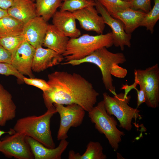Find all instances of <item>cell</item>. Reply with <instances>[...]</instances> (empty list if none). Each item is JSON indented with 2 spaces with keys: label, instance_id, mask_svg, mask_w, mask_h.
Returning a JSON list of instances; mask_svg holds the SVG:
<instances>
[{
  "label": "cell",
  "instance_id": "cell-2",
  "mask_svg": "<svg viewBox=\"0 0 159 159\" xmlns=\"http://www.w3.org/2000/svg\"><path fill=\"white\" fill-rule=\"evenodd\" d=\"M126 61L125 57L122 52L112 53L105 47L99 49L84 58L77 60H72L61 63L62 65L70 64L78 65L85 62L94 64L100 69L102 80L106 89L113 95L116 93L113 85L112 75L118 77H124L127 70L118 66Z\"/></svg>",
  "mask_w": 159,
  "mask_h": 159
},
{
  "label": "cell",
  "instance_id": "cell-29",
  "mask_svg": "<svg viewBox=\"0 0 159 159\" xmlns=\"http://www.w3.org/2000/svg\"><path fill=\"white\" fill-rule=\"evenodd\" d=\"M23 80L24 82L26 84L35 86L42 90L43 92L47 91L49 89V86L47 82L44 80L24 77Z\"/></svg>",
  "mask_w": 159,
  "mask_h": 159
},
{
  "label": "cell",
  "instance_id": "cell-19",
  "mask_svg": "<svg viewBox=\"0 0 159 159\" xmlns=\"http://www.w3.org/2000/svg\"><path fill=\"white\" fill-rule=\"evenodd\" d=\"M69 39L53 25L48 24L43 45L62 55L66 50Z\"/></svg>",
  "mask_w": 159,
  "mask_h": 159
},
{
  "label": "cell",
  "instance_id": "cell-24",
  "mask_svg": "<svg viewBox=\"0 0 159 159\" xmlns=\"http://www.w3.org/2000/svg\"><path fill=\"white\" fill-rule=\"evenodd\" d=\"M154 2L153 7L146 13L140 26L145 27L151 34L153 33L154 26L159 19V0H154Z\"/></svg>",
  "mask_w": 159,
  "mask_h": 159
},
{
  "label": "cell",
  "instance_id": "cell-13",
  "mask_svg": "<svg viewBox=\"0 0 159 159\" xmlns=\"http://www.w3.org/2000/svg\"><path fill=\"white\" fill-rule=\"evenodd\" d=\"M48 25L42 17L37 16L24 24L21 34L25 40L36 49L43 45Z\"/></svg>",
  "mask_w": 159,
  "mask_h": 159
},
{
  "label": "cell",
  "instance_id": "cell-5",
  "mask_svg": "<svg viewBox=\"0 0 159 159\" xmlns=\"http://www.w3.org/2000/svg\"><path fill=\"white\" fill-rule=\"evenodd\" d=\"M103 97L107 113L117 118L120 127L130 131L132 127V120L142 118L139 114V110L128 105L131 98L130 95L125 96L124 93H116L113 97H111L105 92L103 93Z\"/></svg>",
  "mask_w": 159,
  "mask_h": 159
},
{
  "label": "cell",
  "instance_id": "cell-6",
  "mask_svg": "<svg viewBox=\"0 0 159 159\" xmlns=\"http://www.w3.org/2000/svg\"><path fill=\"white\" fill-rule=\"evenodd\" d=\"M88 112V116L92 123L95 124V128L105 135L112 148L117 151L122 137L125 134L117 128V122L114 117L107 113L103 100Z\"/></svg>",
  "mask_w": 159,
  "mask_h": 159
},
{
  "label": "cell",
  "instance_id": "cell-36",
  "mask_svg": "<svg viewBox=\"0 0 159 159\" xmlns=\"http://www.w3.org/2000/svg\"><path fill=\"white\" fill-rule=\"evenodd\" d=\"M124 1H127V2H130L131 0H122Z\"/></svg>",
  "mask_w": 159,
  "mask_h": 159
},
{
  "label": "cell",
  "instance_id": "cell-28",
  "mask_svg": "<svg viewBox=\"0 0 159 159\" xmlns=\"http://www.w3.org/2000/svg\"><path fill=\"white\" fill-rule=\"evenodd\" d=\"M0 74L6 76L13 75L20 81L24 82V76L20 73L11 64L0 63Z\"/></svg>",
  "mask_w": 159,
  "mask_h": 159
},
{
  "label": "cell",
  "instance_id": "cell-7",
  "mask_svg": "<svg viewBox=\"0 0 159 159\" xmlns=\"http://www.w3.org/2000/svg\"><path fill=\"white\" fill-rule=\"evenodd\" d=\"M134 82L144 91L145 102L149 107L155 108L159 103V67L156 63L145 69L135 70Z\"/></svg>",
  "mask_w": 159,
  "mask_h": 159
},
{
  "label": "cell",
  "instance_id": "cell-37",
  "mask_svg": "<svg viewBox=\"0 0 159 159\" xmlns=\"http://www.w3.org/2000/svg\"><path fill=\"white\" fill-rule=\"evenodd\" d=\"M87 0L88 1H94L95 0Z\"/></svg>",
  "mask_w": 159,
  "mask_h": 159
},
{
  "label": "cell",
  "instance_id": "cell-31",
  "mask_svg": "<svg viewBox=\"0 0 159 159\" xmlns=\"http://www.w3.org/2000/svg\"><path fill=\"white\" fill-rule=\"evenodd\" d=\"M12 54L0 45V63L11 64Z\"/></svg>",
  "mask_w": 159,
  "mask_h": 159
},
{
  "label": "cell",
  "instance_id": "cell-10",
  "mask_svg": "<svg viewBox=\"0 0 159 159\" xmlns=\"http://www.w3.org/2000/svg\"><path fill=\"white\" fill-rule=\"evenodd\" d=\"M95 7L98 13L102 16L105 23L111 28L113 40V45L119 47L123 51L125 46L130 47L131 34L127 33L123 23L119 19L112 16L105 8L97 0H95Z\"/></svg>",
  "mask_w": 159,
  "mask_h": 159
},
{
  "label": "cell",
  "instance_id": "cell-20",
  "mask_svg": "<svg viewBox=\"0 0 159 159\" xmlns=\"http://www.w3.org/2000/svg\"><path fill=\"white\" fill-rule=\"evenodd\" d=\"M16 109L11 94L0 84V126H5L15 118Z\"/></svg>",
  "mask_w": 159,
  "mask_h": 159
},
{
  "label": "cell",
  "instance_id": "cell-14",
  "mask_svg": "<svg viewBox=\"0 0 159 159\" xmlns=\"http://www.w3.org/2000/svg\"><path fill=\"white\" fill-rule=\"evenodd\" d=\"M64 59L62 54L49 48L39 46L35 49L32 64V71L40 72L60 64Z\"/></svg>",
  "mask_w": 159,
  "mask_h": 159
},
{
  "label": "cell",
  "instance_id": "cell-1",
  "mask_svg": "<svg viewBox=\"0 0 159 159\" xmlns=\"http://www.w3.org/2000/svg\"><path fill=\"white\" fill-rule=\"evenodd\" d=\"M49 90L43 92L44 103L47 108L54 103L77 104L85 111H90L99 95L92 84L80 74L56 71L48 75Z\"/></svg>",
  "mask_w": 159,
  "mask_h": 159
},
{
  "label": "cell",
  "instance_id": "cell-30",
  "mask_svg": "<svg viewBox=\"0 0 159 159\" xmlns=\"http://www.w3.org/2000/svg\"><path fill=\"white\" fill-rule=\"evenodd\" d=\"M130 2L133 10H141L147 13L151 9V0H131Z\"/></svg>",
  "mask_w": 159,
  "mask_h": 159
},
{
  "label": "cell",
  "instance_id": "cell-34",
  "mask_svg": "<svg viewBox=\"0 0 159 159\" xmlns=\"http://www.w3.org/2000/svg\"><path fill=\"white\" fill-rule=\"evenodd\" d=\"M7 15V10L0 8V19Z\"/></svg>",
  "mask_w": 159,
  "mask_h": 159
},
{
  "label": "cell",
  "instance_id": "cell-26",
  "mask_svg": "<svg viewBox=\"0 0 159 159\" xmlns=\"http://www.w3.org/2000/svg\"><path fill=\"white\" fill-rule=\"evenodd\" d=\"M25 40L22 34L1 37L0 38V45L12 54Z\"/></svg>",
  "mask_w": 159,
  "mask_h": 159
},
{
  "label": "cell",
  "instance_id": "cell-11",
  "mask_svg": "<svg viewBox=\"0 0 159 159\" xmlns=\"http://www.w3.org/2000/svg\"><path fill=\"white\" fill-rule=\"evenodd\" d=\"M35 49L25 40L12 53L11 64L21 74L34 78L32 69Z\"/></svg>",
  "mask_w": 159,
  "mask_h": 159
},
{
  "label": "cell",
  "instance_id": "cell-18",
  "mask_svg": "<svg viewBox=\"0 0 159 159\" xmlns=\"http://www.w3.org/2000/svg\"><path fill=\"white\" fill-rule=\"evenodd\" d=\"M7 11L9 15L24 24L37 16L35 3L32 0H16Z\"/></svg>",
  "mask_w": 159,
  "mask_h": 159
},
{
  "label": "cell",
  "instance_id": "cell-33",
  "mask_svg": "<svg viewBox=\"0 0 159 159\" xmlns=\"http://www.w3.org/2000/svg\"><path fill=\"white\" fill-rule=\"evenodd\" d=\"M16 0H0V8L7 10L12 6Z\"/></svg>",
  "mask_w": 159,
  "mask_h": 159
},
{
  "label": "cell",
  "instance_id": "cell-3",
  "mask_svg": "<svg viewBox=\"0 0 159 159\" xmlns=\"http://www.w3.org/2000/svg\"><path fill=\"white\" fill-rule=\"evenodd\" d=\"M47 109V111L41 115L29 116L19 119L13 130L15 132L24 134L47 148H55L50 124L52 117L57 112L54 105Z\"/></svg>",
  "mask_w": 159,
  "mask_h": 159
},
{
  "label": "cell",
  "instance_id": "cell-21",
  "mask_svg": "<svg viewBox=\"0 0 159 159\" xmlns=\"http://www.w3.org/2000/svg\"><path fill=\"white\" fill-rule=\"evenodd\" d=\"M103 148L99 142L90 141L87 144L84 153L81 155L73 150L69 152V159H105L106 155L103 152Z\"/></svg>",
  "mask_w": 159,
  "mask_h": 159
},
{
  "label": "cell",
  "instance_id": "cell-15",
  "mask_svg": "<svg viewBox=\"0 0 159 159\" xmlns=\"http://www.w3.org/2000/svg\"><path fill=\"white\" fill-rule=\"evenodd\" d=\"M34 159H61L69 142L66 139L60 140L59 145L53 148H47L33 138L26 136Z\"/></svg>",
  "mask_w": 159,
  "mask_h": 159
},
{
  "label": "cell",
  "instance_id": "cell-4",
  "mask_svg": "<svg viewBox=\"0 0 159 159\" xmlns=\"http://www.w3.org/2000/svg\"><path fill=\"white\" fill-rule=\"evenodd\" d=\"M113 45L112 32L95 36L84 34L77 38L69 39L62 55L65 62L79 60L99 49L107 48Z\"/></svg>",
  "mask_w": 159,
  "mask_h": 159
},
{
  "label": "cell",
  "instance_id": "cell-23",
  "mask_svg": "<svg viewBox=\"0 0 159 159\" xmlns=\"http://www.w3.org/2000/svg\"><path fill=\"white\" fill-rule=\"evenodd\" d=\"M62 0H35L37 15L47 21L61 6Z\"/></svg>",
  "mask_w": 159,
  "mask_h": 159
},
{
  "label": "cell",
  "instance_id": "cell-22",
  "mask_svg": "<svg viewBox=\"0 0 159 159\" xmlns=\"http://www.w3.org/2000/svg\"><path fill=\"white\" fill-rule=\"evenodd\" d=\"M24 24L8 15L0 19V38L21 35Z\"/></svg>",
  "mask_w": 159,
  "mask_h": 159
},
{
  "label": "cell",
  "instance_id": "cell-25",
  "mask_svg": "<svg viewBox=\"0 0 159 159\" xmlns=\"http://www.w3.org/2000/svg\"><path fill=\"white\" fill-rule=\"evenodd\" d=\"M63 1L60 6L59 11H67L71 12L89 6L95 5V1H89L87 0H62Z\"/></svg>",
  "mask_w": 159,
  "mask_h": 159
},
{
  "label": "cell",
  "instance_id": "cell-17",
  "mask_svg": "<svg viewBox=\"0 0 159 159\" xmlns=\"http://www.w3.org/2000/svg\"><path fill=\"white\" fill-rule=\"evenodd\" d=\"M146 13L130 8L120 9L112 14L114 18L120 20L123 24L125 32L131 33L140 26Z\"/></svg>",
  "mask_w": 159,
  "mask_h": 159
},
{
  "label": "cell",
  "instance_id": "cell-38",
  "mask_svg": "<svg viewBox=\"0 0 159 159\" xmlns=\"http://www.w3.org/2000/svg\"><path fill=\"white\" fill-rule=\"evenodd\" d=\"M32 0V1H33L34 2L35 0Z\"/></svg>",
  "mask_w": 159,
  "mask_h": 159
},
{
  "label": "cell",
  "instance_id": "cell-16",
  "mask_svg": "<svg viewBox=\"0 0 159 159\" xmlns=\"http://www.w3.org/2000/svg\"><path fill=\"white\" fill-rule=\"evenodd\" d=\"M52 18V24L67 37L74 38L81 35V31L76 26V19L71 12L57 11Z\"/></svg>",
  "mask_w": 159,
  "mask_h": 159
},
{
  "label": "cell",
  "instance_id": "cell-27",
  "mask_svg": "<svg viewBox=\"0 0 159 159\" xmlns=\"http://www.w3.org/2000/svg\"><path fill=\"white\" fill-rule=\"evenodd\" d=\"M111 15L114 12L122 9L131 8L130 2L122 0H97Z\"/></svg>",
  "mask_w": 159,
  "mask_h": 159
},
{
  "label": "cell",
  "instance_id": "cell-8",
  "mask_svg": "<svg viewBox=\"0 0 159 159\" xmlns=\"http://www.w3.org/2000/svg\"><path fill=\"white\" fill-rule=\"evenodd\" d=\"M57 112L60 117V123L57 138L58 140L66 139L67 133L72 127H77L82 123L85 110L79 105L72 104L67 105L54 103Z\"/></svg>",
  "mask_w": 159,
  "mask_h": 159
},
{
  "label": "cell",
  "instance_id": "cell-9",
  "mask_svg": "<svg viewBox=\"0 0 159 159\" xmlns=\"http://www.w3.org/2000/svg\"><path fill=\"white\" fill-rule=\"evenodd\" d=\"M0 142V152L8 158L33 159V155L26 139L21 132H15Z\"/></svg>",
  "mask_w": 159,
  "mask_h": 159
},
{
  "label": "cell",
  "instance_id": "cell-35",
  "mask_svg": "<svg viewBox=\"0 0 159 159\" xmlns=\"http://www.w3.org/2000/svg\"><path fill=\"white\" fill-rule=\"evenodd\" d=\"M13 133V131L11 129L8 131H5L3 130H0V142L1 141L0 140V138L3 135L6 133H8L9 134V135H11Z\"/></svg>",
  "mask_w": 159,
  "mask_h": 159
},
{
  "label": "cell",
  "instance_id": "cell-32",
  "mask_svg": "<svg viewBox=\"0 0 159 159\" xmlns=\"http://www.w3.org/2000/svg\"><path fill=\"white\" fill-rule=\"evenodd\" d=\"M135 90L136 91L137 94V103L138 107L142 103L145 102V95L144 90L141 88H140V90H138L136 87Z\"/></svg>",
  "mask_w": 159,
  "mask_h": 159
},
{
  "label": "cell",
  "instance_id": "cell-12",
  "mask_svg": "<svg viewBox=\"0 0 159 159\" xmlns=\"http://www.w3.org/2000/svg\"><path fill=\"white\" fill-rule=\"evenodd\" d=\"M71 13L84 30L94 31L99 34H103L105 24L94 6H87Z\"/></svg>",
  "mask_w": 159,
  "mask_h": 159
}]
</instances>
